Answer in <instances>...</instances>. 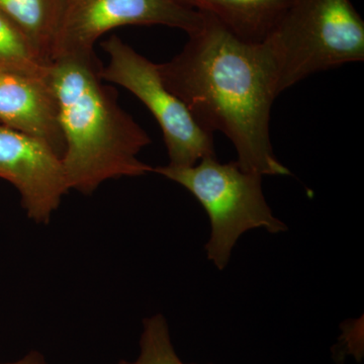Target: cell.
Wrapping results in <instances>:
<instances>
[{"mask_svg":"<svg viewBox=\"0 0 364 364\" xmlns=\"http://www.w3.org/2000/svg\"><path fill=\"white\" fill-rule=\"evenodd\" d=\"M182 51L158 64L165 85L198 124L233 143L239 166L260 176H291L275 157L270 116L279 76L267 41L249 43L205 14Z\"/></svg>","mask_w":364,"mask_h":364,"instance_id":"6da1fadb","label":"cell"},{"mask_svg":"<svg viewBox=\"0 0 364 364\" xmlns=\"http://www.w3.org/2000/svg\"><path fill=\"white\" fill-rule=\"evenodd\" d=\"M97 54L54 60L49 79L59 105L65 149L62 156L69 189L92 195L104 182L144 176L141 161L149 135L117 102L104 83Z\"/></svg>","mask_w":364,"mask_h":364,"instance_id":"7a4b0ae2","label":"cell"},{"mask_svg":"<svg viewBox=\"0 0 364 364\" xmlns=\"http://www.w3.org/2000/svg\"><path fill=\"white\" fill-rule=\"evenodd\" d=\"M279 92L364 60V21L350 0H289L269 37Z\"/></svg>","mask_w":364,"mask_h":364,"instance_id":"3957f363","label":"cell"},{"mask_svg":"<svg viewBox=\"0 0 364 364\" xmlns=\"http://www.w3.org/2000/svg\"><path fill=\"white\" fill-rule=\"evenodd\" d=\"M153 172L181 184L205 208L212 227L205 248L218 269L227 267L245 232L264 229L277 234L287 230L265 200L263 176L245 171L236 161L221 163L215 156L207 157L191 167L165 165Z\"/></svg>","mask_w":364,"mask_h":364,"instance_id":"277c9868","label":"cell"},{"mask_svg":"<svg viewBox=\"0 0 364 364\" xmlns=\"http://www.w3.org/2000/svg\"><path fill=\"white\" fill-rule=\"evenodd\" d=\"M109 55L102 78L133 93L161 128L170 166L191 167L215 156L214 135L203 130L186 105L165 85L158 64L139 54L117 36L102 43Z\"/></svg>","mask_w":364,"mask_h":364,"instance_id":"5b68a950","label":"cell"},{"mask_svg":"<svg viewBox=\"0 0 364 364\" xmlns=\"http://www.w3.org/2000/svg\"><path fill=\"white\" fill-rule=\"evenodd\" d=\"M205 14L178 0H62L52 62L95 54L100 37L124 26H165L188 35L205 21Z\"/></svg>","mask_w":364,"mask_h":364,"instance_id":"8992f818","label":"cell"},{"mask_svg":"<svg viewBox=\"0 0 364 364\" xmlns=\"http://www.w3.org/2000/svg\"><path fill=\"white\" fill-rule=\"evenodd\" d=\"M0 178L18 189L28 219L48 225L70 191L62 158L47 144L0 124Z\"/></svg>","mask_w":364,"mask_h":364,"instance_id":"52a82bcc","label":"cell"},{"mask_svg":"<svg viewBox=\"0 0 364 364\" xmlns=\"http://www.w3.org/2000/svg\"><path fill=\"white\" fill-rule=\"evenodd\" d=\"M0 124L39 139L62 158L59 105L46 77L0 72Z\"/></svg>","mask_w":364,"mask_h":364,"instance_id":"ba28073f","label":"cell"},{"mask_svg":"<svg viewBox=\"0 0 364 364\" xmlns=\"http://www.w3.org/2000/svg\"><path fill=\"white\" fill-rule=\"evenodd\" d=\"M210 14L239 39L249 43L267 40L289 0H178Z\"/></svg>","mask_w":364,"mask_h":364,"instance_id":"9c48e42d","label":"cell"},{"mask_svg":"<svg viewBox=\"0 0 364 364\" xmlns=\"http://www.w3.org/2000/svg\"><path fill=\"white\" fill-rule=\"evenodd\" d=\"M61 7L62 0H0V11L25 33L49 65Z\"/></svg>","mask_w":364,"mask_h":364,"instance_id":"30bf717a","label":"cell"},{"mask_svg":"<svg viewBox=\"0 0 364 364\" xmlns=\"http://www.w3.org/2000/svg\"><path fill=\"white\" fill-rule=\"evenodd\" d=\"M49 69L25 33L0 11V72L46 77Z\"/></svg>","mask_w":364,"mask_h":364,"instance_id":"8fae6325","label":"cell"},{"mask_svg":"<svg viewBox=\"0 0 364 364\" xmlns=\"http://www.w3.org/2000/svg\"><path fill=\"white\" fill-rule=\"evenodd\" d=\"M139 346L135 364H188L177 355L168 323L161 314L144 318Z\"/></svg>","mask_w":364,"mask_h":364,"instance_id":"7c38bea8","label":"cell"},{"mask_svg":"<svg viewBox=\"0 0 364 364\" xmlns=\"http://www.w3.org/2000/svg\"><path fill=\"white\" fill-rule=\"evenodd\" d=\"M0 364H49L46 359L44 354L39 350L28 351L23 358L11 361V363H0Z\"/></svg>","mask_w":364,"mask_h":364,"instance_id":"4fadbf2b","label":"cell"},{"mask_svg":"<svg viewBox=\"0 0 364 364\" xmlns=\"http://www.w3.org/2000/svg\"><path fill=\"white\" fill-rule=\"evenodd\" d=\"M117 364H135V363H131V361H127V360H121L119 363H117Z\"/></svg>","mask_w":364,"mask_h":364,"instance_id":"5bb4252c","label":"cell"}]
</instances>
